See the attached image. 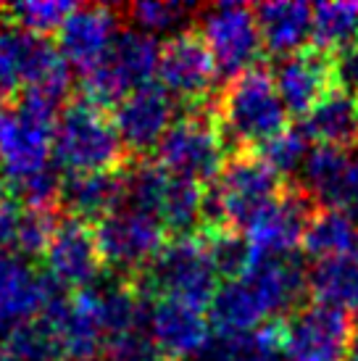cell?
Masks as SVG:
<instances>
[{
	"instance_id": "1",
	"label": "cell",
	"mask_w": 358,
	"mask_h": 361,
	"mask_svg": "<svg viewBox=\"0 0 358 361\" xmlns=\"http://www.w3.org/2000/svg\"><path fill=\"white\" fill-rule=\"evenodd\" d=\"M58 101L24 95L19 106L0 116V174L16 190L21 203L48 209L61 198L56 174V121Z\"/></svg>"
},
{
	"instance_id": "2",
	"label": "cell",
	"mask_w": 358,
	"mask_h": 361,
	"mask_svg": "<svg viewBox=\"0 0 358 361\" xmlns=\"http://www.w3.org/2000/svg\"><path fill=\"white\" fill-rule=\"evenodd\" d=\"M71 66L61 56L58 45L16 24L0 27V95H45L58 101L66 95Z\"/></svg>"
},
{
	"instance_id": "3",
	"label": "cell",
	"mask_w": 358,
	"mask_h": 361,
	"mask_svg": "<svg viewBox=\"0 0 358 361\" xmlns=\"http://www.w3.org/2000/svg\"><path fill=\"white\" fill-rule=\"evenodd\" d=\"M288 109L279 98L274 74L250 69L229 82L219 98L216 124L224 140L245 148H261L285 127Z\"/></svg>"
},
{
	"instance_id": "4",
	"label": "cell",
	"mask_w": 358,
	"mask_h": 361,
	"mask_svg": "<svg viewBox=\"0 0 358 361\" xmlns=\"http://www.w3.org/2000/svg\"><path fill=\"white\" fill-rule=\"evenodd\" d=\"M279 195V174L268 169L259 153H240L227 161V166L206 192L203 219L214 230L232 232L235 227H248Z\"/></svg>"
},
{
	"instance_id": "5",
	"label": "cell",
	"mask_w": 358,
	"mask_h": 361,
	"mask_svg": "<svg viewBox=\"0 0 358 361\" xmlns=\"http://www.w3.org/2000/svg\"><path fill=\"white\" fill-rule=\"evenodd\" d=\"M56 164L69 174L87 171H116L124 161L113 116L90 98L74 101L58 114L56 121Z\"/></svg>"
},
{
	"instance_id": "6",
	"label": "cell",
	"mask_w": 358,
	"mask_h": 361,
	"mask_svg": "<svg viewBox=\"0 0 358 361\" xmlns=\"http://www.w3.org/2000/svg\"><path fill=\"white\" fill-rule=\"evenodd\" d=\"M161 298H177L206 309L219 290L221 271L214 259L209 235H177L163 245L148 274Z\"/></svg>"
},
{
	"instance_id": "7",
	"label": "cell",
	"mask_w": 358,
	"mask_h": 361,
	"mask_svg": "<svg viewBox=\"0 0 358 361\" xmlns=\"http://www.w3.org/2000/svg\"><path fill=\"white\" fill-rule=\"evenodd\" d=\"M159 61L161 45L156 37L140 30L121 32L106 59L85 74L87 98L103 109L109 103L119 106L127 95L153 85V77H159Z\"/></svg>"
},
{
	"instance_id": "8",
	"label": "cell",
	"mask_w": 358,
	"mask_h": 361,
	"mask_svg": "<svg viewBox=\"0 0 358 361\" xmlns=\"http://www.w3.org/2000/svg\"><path fill=\"white\" fill-rule=\"evenodd\" d=\"M156 151V164L195 185H214L229 161L227 140L219 124L206 114H190L177 119Z\"/></svg>"
},
{
	"instance_id": "9",
	"label": "cell",
	"mask_w": 358,
	"mask_h": 361,
	"mask_svg": "<svg viewBox=\"0 0 358 361\" xmlns=\"http://www.w3.org/2000/svg\"><path fill=\"white\" fill-rule=\"evenodd\" d=\"M127 198L132 206L148 211L174 235H190L203 219L206 192L200 185L166 171L161 164H140L127 174Z\"/></svg>"
},
{
	"instance_id": "10",
	"label": "cell",
	"mask_w": 358,
	"mask_h": 361,
	"mask_svg": "<svg viewBox=\"0 0 358 361\" xmlns=\"http://www.w3.org/2000/svg\"><path fill=\"white\" fill-rule=\"evenodd\" d=\"M100 259L106 267L124 274L150 269L166 245V230L153 214L137 206H121L95 224Z\"/></svg>"
},
{
	"instance_id": "11",
	"label": "cell",
	"mask_w": 358,
	"mask_h": 361,
	"mask_svg": "<svg viewBox=\"0 0 358 361\" xmlns=\"http://www.w3.org/2000/svg\"><path fill=\"white\" fill-rule=\"evenodd\" d=\"M198 35L211 51L219 71L232 80L256 69V61L264 51L259 16L242 3H219L203 11Z\"/></svg>"
},
{
	"instance_id": "12",
	"label": "cell",
	"mask_w": 358,
	"mask_h": 361,
	"mask_svg": "<svg viewBox=\"0 0 358 361\" xmlns=\"http://www.w3.org/2000/svg\"><path fill=\"white\" fill-rule=\"evenodd\" d=\"M353 335L348 314L321 303L303 306L279 327L285 361H345Z\"/></svg>"
},
{
	"instance_id": "13",
	"label": "cell",
	"mask_w": 358,
	"mask_h": 361,
	"mask_svg": "<svg viewBox=\"0 0 358 361\" xmlns=\"http://www.w3.org/2000/svg\"><path fill=\"white\" fill-rule=\"evenodd\" d=\"M311 211L303 192H282L277 201H271L256 219L245 227V248L250 261L290 259L292 251L303 245ZM248 261V264H250Z\"/></svg>"
},
{
	"instance_id": "14",
	"label": "cell",
	"mask_w": 358,
	"mask_h": 361,
	"mask_svg": "<svg viewBox=\"0 0 358 361\" xmlns=\"http://www.w3.org/2000/svg\"><path fill=\"white\" fill-rule=\"evenodd\" d=\"M219 66L195 32H179L161 45L159 80L171 98L206 101L219 80Z\"/></svg>"
},
{
	"instance_id": "15",
	"label": "cell",
	"mask_w": 358,
	"mask_h": 361,
	"mask_svg": "<svg viewBox=\"0 0 358 361\" xmlns=\"http://www.w3.org/2000/svg\"><path fill=\"white\" fill-rule=\"evenodd\" d=\"M42 256L50 282L77 293L95 288L100 269L106 267L100 259L95 230H90L87 221L74 216L56 221L53 238Z\"/></svg>"
},
{
	"instance_id": "16",
	"label": "cell",
	"mask_w": 358,
	"mask_h": 361,
	"mask_svg": "<svg viewBox=\"0 0 358 361\" xmlns=\"http://www.w3.org/2000/svg\"><path fill=\"white\" fill-rule=\"evenodd\" d=\"M148 338L161 359H200L211 345V322L200 306L177 298H159L148 309Z\"/></svg>"
},
{
	"instance_id": "17",
	"label": "cell",
	"mask_w": 358,
	"mask_h": 361,
	"mask_svg": "<svg viewBox=\"0 0 358 361\" xmlns=\"http://www.w3.org/2000/svg\"><path fill=\"white\" fill-rule=\"evenodd\" d=\"M53 298V282L40 277L30 261L0 253V341L40 319Z\"/></svg>"
},
{
	"instance_id": "18",
	"label": "cell",
	"mask_w": 358,
	"mask_h": 361,
	"mask_svg": "<svg viewBox=\"0 0 358 361\" xmlns=\"http://www.w3.org/2000/svg\"><path fill=\"white\" fill-rule=\"evenodd\" d=\"M174 98L161 85L140 87L127 95L113 111V124L124 148L132 153H145L159 148L166 132L174 127Z\"/></svg>"
},
{
	"instance_id": "19",
	"label": "cell",
	"mask_w": 358,
	"mask_h": 361,
	"mask_svg": "<svg viewBox=\"0 0 358 361\" xmlns=\"http://www.w3.org/2000/svg\"><path fill=\"white\" fill-rule=\"evenodd\" d=\"M119 16L109 6L77 8L58 32V51L69 66L87 74L95 69L119 37Z\"/></svg>"
},
{
	"instance_id": "20",
	"label": "cell",
	"mask_w": 358,
	"mask_h": 361,
	"mask_svg": "<svg viewBox=\"0 0 358 361\" xmlns=\"http://www.w3.org/2000/svg\"><path fill=\"white\" fill-rule=\"evenodd\" d=\"M274 82L288 114H298L306 119L314 106L335 87L332 61L321 51L292 53L277 66Z\"/></svg>"
},
{
	"instance_id": "21",
	"label": "cell",
	"mask_w": 358,
	"mask_h": 361,
	"mask_svg": "<svg viewBox=\"0 0 358 361\" xmlns=\"http://www.w3.org/2000/svg\"><path fill=\"white\" fill-rule=\"evenodd\" d=\"M127 198V177L119 171H87L69 174L61 185V201L71 211L74 219L95 221L121 209Z\"/></svg>"
},
{
	"instance_id": "22",
	"label": "cell",
	"mask_w": 358,
	"mask_h": 361,
	"mask_svg": "<svg viewBox=\"0 0 358 361\" xmlns=\"http://www.w3.org/2000/svg\"><path fill=\"white\" fill-rule=\"evenodd\" d=\"M56 230L48 209H35L21 201H0V253L32 259L42 256Z\"/></svg>"
},
{
	"instance_id": "23",
	"label": "cell",
	"mask_w": 358,
	"mask_h": 361,
	"mask_svg": "<svg viewBox=\"0 0 358 361\" xmlns=\"http://www.w3.org/2000/svg\"><path fill=\"white\" fill-rule=\"evenodd\" d=\"M303 132L316 145L348 151L358 142V95L335 85L303 119Z\"/></svg>"
},
{
	"instance_id": "24",
	"label": "cell",
	"mask_w": 358,
	"mask_h": 361,
	"mask_svg": "<svg viewBox=\"0 0 358 361\" xmlns=\"http://www.w3.org/2000/svg\"><path fill=\"white\" fill-rule=\"evenodd\" d=\"M264 48L277 56L300 53L314 32V8L298 0H277L256 8Z\"/></svg>"
},
{
	"instance_id": "25",
	"label": "cell",
	"mask_w": 358,
	"mask_h": 361,
	"mask_svg": "<svg viewBox=\"0 0 358 361\" xmlns=\"http://www.w3.org/2000/svg\"><path fill=\"white\" fill-rule=\"evenodd\" d=\"M350 171H353V153L316 145L303 164V182L314 198L327 209H342L348 201Z\"/></svg>"
},
{
	"instance_id": "26",
	"label": "cell",
	"mask_w": 358,
	"mask_h": 361,
	"mask_svg": "<svg viewBox=\"0 0 358 361\" xmlns=\"http://www.w3.org/2000/svg\"><path fill=\"white\" fill-rule=\"evenodd\" d=\"M314 303L342 311L348 317L358 314V251L316 261L309 274Z\"/></svg>"
},
{
	"instance_id": "27",
	"label": "cell",
	"mask_w": 358,
	"mask_h": 361,
	"mask_svg": "<svg viewBox=\"0 0 358 361\" xmlns=\"http://www.w3.org/2000/svg\"><path fill=\"white\" fill-rule=\"evenodd\" d=\"M358 245V227L353 214L342 209H321L306 227L303 248L316 261L353 253Z\"/></svg>"
},
{
	"instance_id": "28",
	"label": "cell",
	"mask_w": 358,
	"mask_h": 361,
	"mask_svg": "<svg viewBox=\"0 0 358 361\" xmlns=\"http://www.w3.org/2000/svg\"><path fill=\"white\" fill-rule=\"evenodd\" d=\"M198 361H285L279 327H259L240 335H221L203 351Z\"/></svg>"
},
{
	"instance_id": "29",
	"label": "cell",
	"mask_w": 358,
	"mask_h": 361,
	"mask_svg": "<svg viewBox=\"0 0 358 361\" xmlns=\"http://www.w3.org/2000/svg\"><path fill=\"white\" fill-rule=\"evenodd\" d=\"M316 51L340 53L358 42V3H319L314 6V32Z\"/></svg>"
},
{
	"instance_id": "30",
	"label": "cell",
	"mask_w": 358,
	"mask_h": 361,
	"mask_svg": "<svg viewBox=\"0 0 358 361\" xmlns=\"http://www.w3.org/2000/svg\"><path fill=\"white\" fill-rule=\"evenodd\" d=\"M0 361H63V356L48 322L40 317L0 341Z\"/></svg>"
},
{
	"instance_id": "31",
	"label": "cell",
	"mask_w": 358,
	"mask_h": 361,
	"mask_svg": "<svg viewBox=\"0 0 358 361\" xmlns=\"http://www.w3.org/2000/svg\"><path fill=\"white\" fill-rule=\"evenodd\" d=\"M77 11L74 3L66 0H32V3H16L8 8L11 24L32 35H45V32H61L69 16Z\"/></svg>"
},
{
	"instance_id": "32",
	"label": "cell",
	"mask_w": 358,
	"mask_h": 361,
	"mask_svg": "<svg viewBox=\"0 0 358 361\" xmlns=\"http://www.w3.org/2000/svg\"><path fill=\"white\" fill-rule=\"evenodd\" d=\"M309 137L303 130H282L277 137H271L259 148V156L268 164V169L274 174H292V171H303V164L309 159Z\"/></svg>"
},
{
	"instance_id": "33",
	"label": "cell",
	"mask_w": 358,
	"mask_h": 361,
	"mask_svg": "<svg viewBox=\"0 0 358 361\" xmlns=\"http://www.w3.org/2000/svg\"><path fill=\"white\" fill-rule=\"evenodd\" d=\"M187 6L174 3V0H166V3L142 0V3H135L130 8V19L135 24V30L145 32L150 37H156V35H171L174 37L182 32V24L187 21Z\"/></svg>"
},
{
	"instance_id": "34",
	"label": "cell",
	"mask_w": 358,
	"mask_h": 361,
	"mask_svg": "<svg viewBox=\"0 0 358 361\" xmlns=\"http://www.w3.org/2000/svg\"><path fill=\"white\" fill-rule=\"evenodd\" d=\"M332 71H335V85L340 90H348L358 95V42L345 51L335 53L332 59Z\"/></svg>"
},
{
	"instance_id": "35",
	"label": "cell",
	"mask_w": 358,
	"mask_h": 361,
	"mask_svg": "<svg viewBox=\"0 0 358 361\" xmlns=\"http://www.w3.org/2000/svg\"><path fill=\"white\" fill-rule=\"evenodd\" d=\"M345 211L358 216V153H353V171H350V188H348V201Z\"/></svg>"
},
{
	"instance_id": "36",
	"label": "cell",
	"mask_w": 358,
	"mask_h": 361,
	"mask_svg": "<svg viewBox=\"0 0 358 361\" xmlns=\"http://www.w3.org/2000/svg\"><path fill=\"white\" fill-rule=\"evenodd\" d=\"M345 361H358V332L353 335V343H350V351H348V359Z\"/></svg>"
},
{
	"instance_id": "37",
	"label": "cell",
	"mask_w": 358,
	"mask_h": 361,
	"mask_svg": "<svg viewBox=\"0 0 358 361\" xmlns=\"http://www.w3.org/2000/svg\"><path fill=\"white\" fill-rule=\"evenodd\" d=\"M0 116H3V111H0Z\"/></svg>"
}]
</instances>
